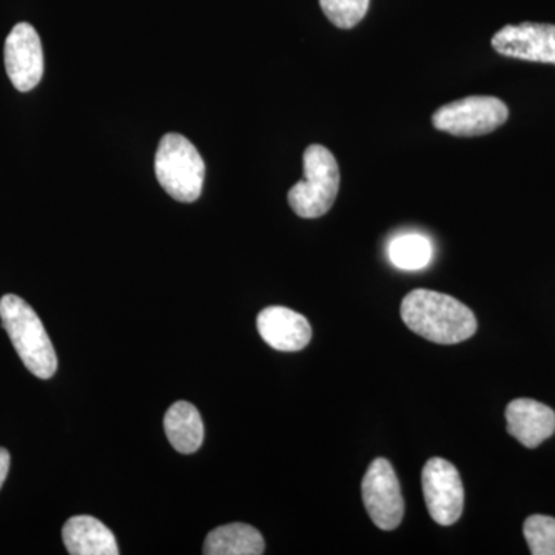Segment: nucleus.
<instances>
[{
	"label": "nucleus",
	"mask_w": 555,
	"mask_h": 555,
	"mask_svg": "<svg viewBox=\"0 0 555 555\" xmlns=\"http://www.w3.org/2000/svg\"><path fill=\"white\" fill-rule=\"evenodd\" d=\"M401 318L412 332L437 345H456L477 332L473 310L451 295L427 288H415L404 297Z\"/></svg>",
	"instance_id": "nucleus-1"
},
{
	"label": "nucleus",
	"mask_w": 555,
	"mask_h": 555,
	"mask_svg": "<svg viewBox=\"0 0 555 555\" xmlns=\"http://www.w3.org/2000/svg\"><path fill=\"white\" fill-rule=\"evenodd\" d=\"M0 320L25 367L38 378L53 377L57 371L56 350L31 306L16 295H5L0 299Z\"/></svg>",
	"instance_id": "nucleus-2"
},
{
	"label": "nucleus",
	"mask_w": 555,
	"mask_h": 555,
	"mask_svg": "<svg viewBox=\"0 0 555 555\" xmlns=\"http://www.w3.org/2000/svg\"><path fill=\"white\" fill-rule=\"evenodd\" d=\"M305 178L288 190V204L298 217H324L338 196L339 167L331 150L324 145H309L305 152Z\"/></svg>",
	"instance_id": "nucleus-3"
},
{
	"label": "nucleus",
	"mask_w": 555,
	"mask_h": 555,
	"mask_svg": "<svg viewBox=\"0 0 555 555\" xmlns=\"http://www.w3.org/2000/svg\"><path fill=\"white\" fill-rule=\"evenodd\" d=\"M155 173L171 198L179 203H195L203 193L206 164L188 138L169 133L160 139Z\"/></svg>",
	"instance_id": "nucleus-4"
},
{
	"label": "nucleus",
	"mask_w": 555,
	"mask_h": 555,
	"mask_svg": "<svg viewBox=\"0 0 555 555\" xmlns=\"http://www.w3.org/2000/svg\"><path fill=\"white\" fill-rule=\"evenodd\" d=\"M509 118L505 102L492 96H467L449 102L433 115L437 130L452 137L473 138L492 133Z\"/></svg>",
	"instance_id": "nucleus-5"
},
{
	"label": "nucleus",
	"mask_w": 555,
	"mask_h": 555,
	"mask_svg": "<svg viewBox=\"0 0 555 555\" xmlns=\"http://www.w3.org/2000/svg\"><path fill=\"white\" fill-rule=\"evenodd\" d=\"M364 506L371 520L383 531H393L404 516L400 481L386 459H375L361 483Z\"/></svg>",
	"instance_id": "nucleus-6"
},
{
	"label": "nucleus",
	"mask_w": 555,
	"mask_h": 555,
	"mask_svg": "<svg viewBox=\"0 0 555 555\" xmlns=\"http://www.w3.org/2000/svg\"><path fill=\"white\" fill-rule=\"evenodd\" d=\"M423 495L429 516L441 526L456 524L465 507V489L456 467L444 459H430L423 467Z\"/></svg>",
	"instance_id": "nucleus-7"
},
{
	"label": "nucleus",
	"mask_w": 555,
	"mask_h": 555,
	"mask_svg": "<svg viewBox=\"0 0 555 555\" xmlns=\"http://www.w3.org/2000/svg\"><path fill=\"white\" fill-rule=\"evenodd\" d=\"M3 60L14 89L27 93L39 86L43 76V50L38 31L30 24L21 22L11 30Z\"/></svg>",
	"instance_id": "nucleus-8"
},
{
	"label": "nucleus",
	"mask_w": 555,
	"mask_h": 555,
	"mask_svg": "<svg viewBox=\"0 0 555 555\" xmlns=\"http://www.w3.org/2000/svg\"><path fill=\"white\" fill-rule=\"evenodd\" d=\"M496 53L516 60L555 65V25H506L492 38Z\"/></svg>",
	"instance_id": "nucleus-9"
},
{
	"label": "nucleus",
	"mask_w": 555,
	"mask_h": 555,
	"mask_svg": "<svg viewBox=\"0 0 555 555\" xmlns=\"http://www.w3.org/2000/svg\"><path fill=\"white\" fill-rule=\"evenodd\" d=\"M257 326L261 338L280 352H298L312 339L309 321L283 306H272L259 312Z\"/></svg>",
	"instance_id": "nucleus-10"
},
{
	"label": "nucleus",
	"mask_w": 555,
	"mask_h": 555,
	"mask_svg": "<svg viewBox=\"0 0 555 555\" xmlns=\"http://www.w3.org/2000/svg\"><path fill=\"white\" fill-rule=\"evenodd\" d=\"M506 423L518 443L534 449L555 433V412L531 398H517L507 404Z\"/></svg>",
	"instance_id": "nucleus-11"
},
{
	"label": "nucleus",
	"mask_w": 555,
	"mask_h": 555,
	"mask_svg": "<svg viewBox=\"0 0 555 555\" xmlns=\"http://www.w3.org/2000/svg\"><path fill=\"white\" fill-rule=\"evenodd\" d=\"M64 545L72 555H118L115 535L107 526L90 516L69 518L62 529Z\"/></svg>",
	"instance_id": "nucleus-12"
},
{
	"label": "nucleus",
	"mask_w": 555,
	"mask_h": 555,
	"mask_svg": "<svg viewBox=\"0 0 555 555\" xmlns=\"http://www.w3.org/2000/svg\"><path fill=\"white\" fill-rule=\"evenodd\" d=\"M164 429L171 447L181 454L198 451L204 440V423L198 409L188 401H178L164 416Z\"/></svg>",
	"instance_id": "nucleus-13"
},
{
	"label": "nucleus",
	"mask_w": 555,
	"mask_h": 555,
	"mask_svg": "<svg viewBox=\"0 0 555 555\" xmlns=\"http://www.w3.org/2000/svg\"><path fill=\"white\" fill-rule=\"evenodd\" d=\"M264 539L258 529L246 524L219 526L207 535L203 553L206 555H261Z\"/></svg>",
	"instance_id": "nucleus-14"
},
{
	"label": "nucleus",
	"mask_w": 555,
	"mask_h": 555,
	"mask_svg": "<svg viewBox=\"0 0 555 555\" xmlns=\"http://www.w3.org/2000/svg\"><path fill=\"white\" fill-rule=\"evenodd\" d=\"M389 258L401 270H422L434 258V246L429 238L420 233H404L390 241Z\"/></svg>",
	"instance_id": "nucleus-15"
},
{
	"label": "nucleus",
	"mask_w": 555,
	"mask_h": 555,
	"mask_svg": "<svg viewBox=\"0 0 555 555\" xmlns=\"http://www.w3.org/2000/svg\"><path fill=\"white\" fill-rule=\"evenodd\" d=\"M524 534L532 555H555V518L531 516L526 518Z\"/></svg>",
	"instance_id": "nucleus-16"
},
{
	"label": "nucleus",
	"mask_w": 555,
	"mask_h": 555,
	"mask_svg": "<svg viewBox=\"0 0 555 555\" xmlns=\"http://www.w3.org/2000/svg\"><path fill=\"white\" fill-rule=\"evenodd\" d=\"M371 0H320L321 9L335 27L350 30L364 20Z\"/></svg>",
	"instance_id": "nucleus-17"
},
{
	"label": "nucleus",
	"mask_w": 555,
	"mask_h": 555,
	"mask_svg": "<svg viewBox=\"0 0 555 555\" xmlns=\"http://www.w3.org/2000/svg\"><path fill=\"white\" fill-rule=\"evenodd\" d=\"M10 454L7 449L0 448V488L5 483L10 470Z\"/></svg>",
	"instance_id": "nucleus-18"
}]
</instances>
